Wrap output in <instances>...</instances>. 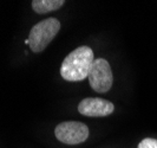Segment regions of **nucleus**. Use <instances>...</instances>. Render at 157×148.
Segmentation results:
<instances>
[{
  "label": "nucleus",
  "instance_id": "39448f33",
  "mask_svg": "<svg viewBox=\"0 0 157 148\" xmlns=\"http://www.w3.org/2000/svg\"><path fill=\"white\" fill-rule=\"evenodd\" d=\"M115 106L110 101L98 97H89L79 102L78 111L89 117H104L113 113Z\"/></svg>",
  "mask_w": 157,
  "mask_h": 148
},
{
  "label": "nucleus",
  "instance_id": "f03ea898",
  "mask_svg": "<svg viewBox=\"0 0 157 148\" xmlns=\"http://www.w3.org/2000/svg\"><path fill=\"white\" fill-rule=\"evenodd\" d=\"M60 30V22L56 18H47L37 23L31 29L29 46L33 52H41L53 40Z\"/></svg>",
  "mask_w": 157,
  "mask_h": 148
},
{
  "label": "nucleus",
  "instance_id": "20e7f679",
  "mask_svg": "<svg viewBox=\"0 0 157 148\" xmlns=\"http://www.w3.org/2000/svg\"><path fill=\"white\" fill-rule=\"evenodd\" d=\"M56 138L66 145H78L87 139L89 128L78 121H65L56 127Z\"/></svg>",
  "mask_w": 157,
  "mask_h": 148
},
{
  "label": "nucleus",
  "instance_id": "0eeeda50",
  "mask_svg": "<svg viewBox=\"0 0 157 148\" xmlns=\"http://www.w3.org/2000/svg\"><path fill=\"white\" fill-rule=\"evenodd\" d=\"M138 148H157V140L155 139H144L140 142Z\"/></svg>",
  "mask_w": 157,
  "mask_h": 148
},
{
  "label": "nucleus",
  "instance_id": "423d86ee",
  "mask_svg": "<svg viewBox=\"0 0 157 148\" xmlns=\"http://www.w3.org/2000/svg\"><path fill=\"white\" fill-rule=\"evenodd\" d=\"M65 4L64 0H33L32 8L36 13L44 14L47 12H52L60 8Z\"/></svg>",
  "mask_w": 157,
  "mask_h": 148
},
{
  "label": "nucleus",
  "instance_id": "7ed1b4c3",
  "mask_svg": "<svg viewBox=\"0 0 157 148\" xmlns=\"http://www.w3.org/2000/svg\"><path fill=\"white\" fill-rule=\"evenodd\" d=\"M87 78L94 91L101 94L108 93L113 83V76L109 62L103 58L94 59Z\"/></svg>",
  "mask_w": 157,
  "mask_h": 148
},
{
  "label": "nucleus",
  "instance_id": "f257e3e1",
  "mask_svg": "<svg viewBox=\"0 0 157 148\" xmlns=\"http://www.w3.org/2000/svg\"><path fill=\"white\" fill-rule=\"evenodd\" d=\"M94 62V51L86 45L79 46L65 57L60 66V75L69 82L83 81L89 76Z\"/></svg>",
  "mask_w": 157,
  "mask_h": 148
}]
</instances>
